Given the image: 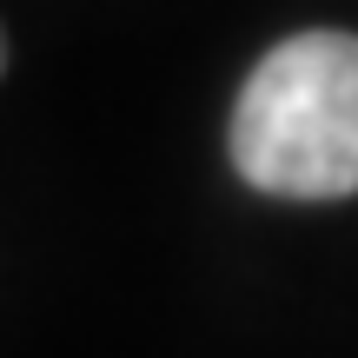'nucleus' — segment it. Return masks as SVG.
<instances>
[{"instance_id": "f257e3e1", "label": "nucleus", "mask_w": 358, "mask_h": 358, "mask_svg": "<svg viewBox=\"0 0 358 358\" xmlns=\"http://www.w3.org/2000/svg\"><path fill=\"white\" fill-rule=\"evenodd\" d=\"M232 166L279 199L358 192V34L312 27L252 66L232 106Z\"/></svg>"}, {"instance_id": "f03ea898", "label": "nucleus", "mask_w": 358, "mask_h": 358, "mask_svg": "<svg viewBox=\"0 0 358 358\" xmlns=\"http://www.w3.org/2000/svg\"><path fill=\"white\" fill-rule=\"evenodd\" d=\"M0 60H7V47H0Z\"/></svg>"}]
</instances>
